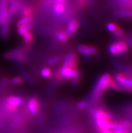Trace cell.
<instances>
[{
    "label": "cell",
    "instance_id": "cell-1",
    "mask_svg": "<svg viewBox=\"0 0 132 133\" xmlns=\"http://www.w3.org/2000/svg\"><path fill=\"white\" fill-rule=\"evenodd\" d=\"M113 80L112 76H110V74L108 73L102 74L99 78L92 91L91 97H90L91 101L95 102L99 99L100 97L103 94L104 92L109 89V87Z\"/></svg>",
    "mask_w": 132,
    "mask_h": 133
},
{
    "label": "cell",
    "instance_id": "cell-2",
    "mask_svg": "<svg viewBox=\"0 0 132 133\" xmlns=\"http://www.w3.org/2000/svg\"><path fill=\"white\" fill-rule=\"evenodd\" d=\"M81 73L77 68H73L70 67H64L62 66L58 71L59 78L61 79H79L81 77Z\"/></svg>",
    "mask_w": 132,
    "mask_h": 133
},
{
    "label": "cell",
    "instance_id": "cell-3",
    "mask_svg": "<svg viewBox=\"0 0 132 133\" xmlns=\"http://www.w3.org/2000/svg\"><path fill=\"white\" fill-rule=\"evenodd\" d=\"M25 53L24 48H18L7 52L4 55V57L6 59L13 60L18 63H22L26 59Z\"/></svg>",
    "mask_w": 132,
    "mask_h": 133
},
{
    "label": "cell",
    "instance_id": "cell-4",
    "mask_svg": "<svg viewBox=\"0 0 132 133\" xmlns=\"http://www.w3.org/2000/svg\"><path fill=\"white\" fill-rule=\"evenodd\" d=\"M9 18L11 17L9 16L8 2V0H0V26L5 23Z\"/></svg>",
    "mask_w": 132,
    "mask_h": 133
},
{
    "label": "cell",
    "instance_id": "cell-5",
    "mask_svg": "<svg viewBox=\"0 0 132 133\" xmlns=\"http://www.w3.org/2000/svg\"><path fill=\"white\" fill-rule=\"evenodd\" d=\"M78 62V59L77 54L75 53H68L65 55L64 57L63 66L77 68Z\"/></svg>",
    "mask_w": 132,
    "mask_h": 133
},
{
    "label": "cell",
    "instance_id": "cell-6",
    "mask_svg": "<svg viewBox=\"0 0 132 133\" xmlns=\"http://www.w3.org/2000/svg\"><path fill=\"white\" fill-rule=\"evenodd\" d=\"M114 80L118 84L132 87V77L127 73H117L115 76Z\"/></svg>",
    "mask_w": 132,
    "mask_h": 133
},
{
    "label": "cell",
    "instance_id": "cell-7",
    "mask_svg": "<svg viewBox=\"0 0 132 133\" xmlns=\"http://www.w3.org/2000/svg\"><path fill=\"white\" fill-rule=\"evenodd\" d=\"M77 50L79 54L84 56H94L98 53V49L96 47L87 45H80L77 47Z\"/></svg>",
    "mask_w": 132,
    "mask_h": 133
},
{
    "label": "cell",
    "instance_id": "cell-8",
    "mask_svg": "<svg viewBox=\"0 0 132 133\" xmlns=\"http://www.w3.org/2000/svg\"><path fill=\"white\" fill-rule=\"evenodd\" d=\"M92 114L94 120H112L111 114L102 109H94L92 111Z\"/></svg>",
    "mask_w": 132,
    "mask_h": 133
},
{
    "label": "cell",
    "instance_id": "cell-9",
    "mask_svg": "<svg viewBox=\"0 0 132 133\" xmlns=\"http://www.w3.org/2000/svg\"><path fill=\"white\" fill-rule=\"evenodd\" d=\"M28 109L32 116H35L39 111V100L36 97L30 98L28 102Z\"/></svg>",
    "mask_w": 132,
    "mask_h": 133
},
{
    "label": "cell",
    "instance_id": "cell-10",
    "mask_svg": "<svg viewBox=\"0 0 132 133\" xmlns=\"http://www.w3.org/2000/svg\"><path fill=\"white\" fill-rule=\"evenodd\" d=\"M79 27V22L77 19H72V20H70L67 26V28H66V30H65V32L67 33V35L69 37L72 36V35H74L76 30H78Z\"/></svg>",
    "mask_w": 132,
    "mask_h": 133
},
{
    "label": "cell",
    "instance_id": "cell-11",
    "mask_svg": "<svg viewBox=\"0 0 132 133\" xmlns=\"http://www.w3.org/2000/svg\"><path fill=\"white\" fill-rule=\"evenodd\" d=\"M11 20L12 18H9L5 23L0 26V36L2 38H5L8 36L10 30V23L12 21Z\"/></svg>",
    "mask_w": 132,
    "mask_h": 133
},
{
    "label": "cell",
    "instance_id": "cell-12",
    "mask_svg": "<svg viewBox=\"0 0 132 133\" xmlns=\"http://www.w3.org/2000/svg\"><path fill=\"white\" fill-rule=\"evenodd\" d=\"M24 100L21 97L18 96H10L7 98L6 103L9 105H13V106L18 107L23 103Z\"/></svg>",
    "mask_w": 132,
    "mask_h": 133
},
{
    "label": "cell",
    "instance_id": "cell-13",
    "mask_svg": "<svg viewBox=\"0 0 132 133\" xmlns=\"http://www.w3.org/2000/svg\"><path fill=\"white\" fill-rule=\"evenodd\" d=\"M117 3L121 10H132V0H117Z\"/></svg>",
    "mask_w": 132,
    "mask_h": 133
},
{
    "label": "cell",
    "instance_id": "cell-14",
    "mask_svg": "<svg viewBox=\"0 0 132 133\" xmlns=\"http://www.w3.org/2000/svg\"><path fill=\"white\" fill-rule=\"evenodd\" d=\"M65 5L64 3H54L53 7V11L55 15H61L65 12Z\"/></svg>",
    "mask_w": 132,
    "mask_h": 133
},
{
    "label": "cell",
    "instance_id": "cell-15",
    "mask_svg": "<svg viewBox=\"0 0 132 133\" xmlns=\"http://www.w3.org/2000/svg\"><path fill=\"white\" fill-rule=\"evenodd\" d=\"M32 20V17H31V16H23L22 18H20V20L18 21V22H17V27L18 28V27L29 24L31 23Z\"/></svg>",
    "mask_w": 132,
    "mask_h": 133
},
{
    "label": "cell",
    "instance_id": "cell-16",
    "mask_svg": "<svg viewBox=\"0 0 132 133\" xmlns=\"http://www.w3.org/2000/svg\"><path fill=\"white\" fill-rule=\"evenodd\" d=\"M117 45V49L119 50V54H123L127 52V49H128V45L126 44V42L119 41L118 42H115Z\"/></svg>",
    "mask_w": 132,
    "mask_h": 133
},
{
    "label": "cell",
    "instance_id": "cell-17",
    "mask_svg": "<svg viewBox=\"0 0 132 133\" xmlns=\"http://www.w3.org/2000/svg\"><path fill=\"white\" fill-rule=\"evenodd\" d=\"M23 82L24 79L22 76H15V77H13L11 79L8 80V84L10 86H16V85L22 84Z\"/></svg>",
    "mask_w": 132,
    "mask_h": 133
},
{
    "label": "cell",
    "instance_id": "cell-18",
    "mask_svg": "<svg viewBox=\"0 0 132 133\" xmlns=\"http://www.w3.org/2000/svg\"><path fill=\"white\" fill-rule=\"evenodd\" d=\"M115 15L118 18H132V10H121L115 14Z\"/></svg>",
    "mask_w": 132,
    "mask_h": 133
},
{
    "label": "cell",
    "instance_id": "cell-19",
    "mask_svg": "<svg viewBox=\"0 0 132 133\" xmlns=\"http://www.w3.org/2000/svg\"><path fill=\"white\" fill-rule=\"evenodd\" d=\"M22 37H23L24 42L26 45H30L33 42V35L30 31H28V32H26Z\"/></svg>",
    "mask_w": 132,
    "mask_h": 133
},
{
    "label": "cell",
    "instance_id": "cell-20",
    "mask_svg": "<svg viewBox=\"0 0 132 133\" xmlns=\"http://www.w3.org/2000/svg\"><path fill=\"white\" fill-rule=\"evenodd\" d=\"M32 28V23H30L29 24H26V25L25 26H22L18 27L17 31H18V33L19 35L23 36L26 32H28V31H30Z\"/></svg>",
    "mask_w": 132,
    "mask_h": 133
},
{
    "label": "cell",
    "instance_id": "cell-21",
    "mask_svg": "<svg viewBox=\"0 0 132 133\" xmlns=\"http://www.w3.org/2000/svg\"><path fill=\"white\" fill-rule=\"evenodd\" d=\"M56 39L59 41H66L68 39L69 36L67 35V33L65 32V31H63V30H61V31H59L56 34Z\"/></svg>",
    "mask_w": 132,
    "mask_h": 133
},
{
    "label": "cell",
    "instance_id": "cell-22",
    "mask_svg": "<svg viewBox=\"0 0 132 133\" xmlns=\"http://www.w3.org/2000/svg\"><path fill=\"white\" fill-rule=\"evenodd\" d=\"M108 51H109V53L112 55V56H117V55H119V50L117 49V45H116V43H113L109 46V48H108Z\"/></svg>",
    "mask_w": 132,
    "mask_h": 133
},
{
    "label": "cell",
    "instance_id": "cell-23",
    "mask_svg": "<svg viewBox=\"0 0 132 133\" xmlns=\"http://www.w3.org/2000/svg\"><path fill=\"white\" fill-rule=\"evenodd\" d=\"M113 35L114 37H115L117 39H122V38H124L125 36H126L125 31L121 28H120L119 26L116 29V30L113 32Z\"/></svg>",
    "mask_w": 132,
    "mask_h": 133
},
{
    "label": "cell",
    "instance_id": "cell-24",
    "mask_svg": "<svg viewBox=\"0 0 132 133\" xmlns=\"http://www.w3.org/2000/svg\"><path fill=\"white\" fill-rule=\"evenodd\" d=\"M120 126L124 128L125 129L127 130H130L132 128V122L129 121V120H122L118 122Z\"/></svg>",
    "mask_w": 132,
    "mask_h": 133
},
{
    "label": "cell",
    "instance_id": "cell-25",
    "mask_svg": "<svg viewBox=\"0 0 132 133\" xmlns=\"http://www.w3.org/2000/svg\"><path fill=\"white\" fill-rule=\"evenodd\" d=\"M40 74L43 77L47 78L50 77L51 75V70L48 68H43L40 72Z\"/></svg>",
    "mask_w": 132,
    "mask_h": 133
},
{
    "label": "cell",
    "instance_id": "cell-26",
    "mask_svg": "<svg viewBox=\"0 0 132 133\" xmlns=\"http://www.w3.org/2000/svg\"><path fill=\"white\" fill-rule=\"evenodd\" d=\"M88 101H86V100H83V101H81L79 103H78L76 107H77L78 109L82 110H84L86 108H87L88 106Z\"/></svg>",
    "mask_w": 132,
    "mask_h": 133
},
{
    "label": "cell",
    "instance_id": "cell-27",
    "mask_svg": "<svg viewBox=\"0 0 132 133\" xmlns=\"http://www.w3.org/2000/svg\"><path fill=\"white\" fill-rule=\"evenodd\" d=\"M107 29L108 31H109L110 32L113 33V32L116 30L117 27H118V25L116 24L113 23V22H109L107 24Z\"/></svg>",
    "mask_w": 132,
    "mask_h": 133
},
{
    "label": "cell",
    "instance_id": "cell-28",
    "mask_svg": "<svg viewBox=\"0 0 132 133\" xmlns=\"http://www.w3.org/2000/svg\"><path fill=\"white\" fill-rule=\"evenodd\" d=\"M60 61V57L59 56H53V57H51L47 61V64L48 65H55L57 63H58Z\"/></svg>",
    "mask_w": 132,
    "mask_h": 133
},
{
    "label": "cell",
    "instance_id": "cell-29",
    "mask_svg": "<svg viewBox=\"0 0 132 133\" xmlns=\"http://www.w3.org/2000/svg\"><path fill=\"white\" fill-rule=\"evenodd\" d=\"M22 78H23L24 81H26V82H28L29 83H33V79L31 77L30 74H28L27 72H23L22 73Z\"/></svg>",
    "mask_w": 132,
    "mask_h": 133
},
{
    "label": "cell",
    "instance_id": "cell-30",
    "mask_svg": "<svg viewBox=\"0 0 132 133\" xmlns=\"http://www.w3.org/2000/svg\"><path fill=\"white\" fill-rule=\"evenodd\" d=\"M22 14L23 16H31V14H32V9L30 8H25L24 10H22Z\"/></svg>",
    "mask_w": 132,
    "mask_h": 133
},
{
    "label": "cell",
    "instance_id": "cell-31",
    "mask_svg": "<svg viewBox=\"0 0 132 133\" xmlns=\"http://www.w3.org/2000/svg\"><path fill=\"white\" fill-rule=\"evenodd\" d=\"M8 79L7 78H2V81H0V91L5 87V86L8 84Z\"/></svg>",
    "mask_w": 132,
    "mask_h": 133
},
{
    "label": "cell",
    "instance_id": "cell-32",
    "mask_svg": "<svg viewBox=\"0 0 132 133\" xmlns=\"http://www.w3.org/2000/svg\"><path fill=\"white\" fill-rule=\"evenodd\" d=\"M126 43L128 46H132V32L129 33L126 40Z\"/></svg>",
    "mask_w": 132,
    "mask_h": 133
},
{
    "label": "cell",
    "instance_id": "cell-33",
    "mask_svg": "<svg viewBox=\"0 0 132 133\" xmlns=\"http://www.w3.org/2000/svg\"><path fill=\"white\" fill-rule=\"evenodd\" d=\"M5 108H6L9 111H16V110H17V109H18V107L13 106V105H9L8 104V103H5Z\"/></svg>",
    "mask_w": 132,
    "mask_h": 133
},
{
    "label": "cell",
    "instance_id": "cell-34",
    "mask_svg": "<svg viewBox=\"0 0 132 133\" xmlns=\"http://www.w3.org/2000/svg\"><path fill=\"white\" fill-rule=\"evenodd\" d=\"M79 79H73L72 80V85L74 87H77L78 85L79 84Z\"/></svg>",
    "mask_w": 132,
    "mask_h": 133
},
{
    "label": "cell",
    "instance_id": "cell-35",
    "mask_svg": "<svg viewBox=\"0 0 132 133\" xmlns=\"http://www.w3.org/2000/svg\"><path fill=\"white\" fill-rule=\"evenodd\" d=\"M100 133H114L113 131L110 130H108V129H102V130H99Z\"/></svg>",
    "mask_w": 132,
    "mask_h": 133
},
{
    "label": "cell",
    "instance_id": "cell-36",
    "mask_svg": "<svg viewBox=\"0 0 132 133\" xmlns=\"http://www.w3.org/2000/svg\"><path fill=\"white\" fill-rule=\"evenodd\" d=\"M66 0H53L54 3H64Z\"/></svg>",
    "mask_w": 132,
    "mask_h": 133
},
{
    "label": "cell",
    "instance_id": "cell-37",
    "mask_svg": "<svg viewBox=\"0 0 132 133\" xmlns=\"http://www.w3.org/2000/svg\"><path fill=\"white\" fill-rule=\"evenodd\" d=\"M114 133H131L129 130H121V131H116L114 132Z\"/></svg>",
    "mask_w": 132,
    "mask_h": 133
},
{
    "label": "cell",
    "instance_id": "cell-38",
    "mask_svg": "<svg viewBox=\"0 0 132 133\" xmlns=\"http://www.w3.org/2000/svg\"><path fill=\"white\" fill-rule=\"evenodd\" d=\"M82 2H85V1H86V0H81Z\"/></svg>",
    "mask_w": 132,
    "mask_h": 133
}]
</instances>
